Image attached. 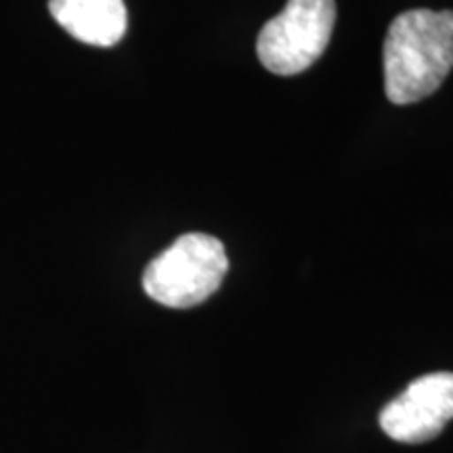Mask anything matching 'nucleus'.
<instances>
[{
    "instance_id": "f257e3e1",
    "label": "nucleus",
    "mask_w": 453,
    "mask_h": 453,
    "mask_svg": "<svg viewBox=\"0 0 453 453\" xmlns=\"http://www.w3.org/2000/svg\"><path fill=\"white\" fill-rule=\"evenodd\" d=\"M453 70V11L411 9L396 15L384 41L388 101L410 105L430 97Z\"/></svg>"
},
{
    "instance_id": "f03ea898",
    "label": "nucleus",
    "mask_w": 453,
    "mask_h": 453,
    "mask_svg": "<svg viewBox=\"0 0 453 453\" xmlns=\"http://www.w3.org/2000/svg\"><path fill=\"white\" fill-rule=\"evenodd\" d=\"M229 258L217 237L185 234L147 265V296L170 309H189L203 303L223 283Z\"/></svg>"
},
{
    "instance_id": "7ed1b4c3",
    "label": "nucleus",
    "mask_w": 453,
    "mask_h": 453,
    "mask_svg": "<svg viewBox=\"0 0 453 453\" xmlns=\"http://www.w3.org/2000/svg\"><path fill=\"white\" fill-rule=\"evenodd\" d=\"M336 24L334 0H288L258 34L260 64L277 76H296L324 55Z\"/></svg>"
},
{
    "instance_id": "20e7f679",
    "label": "nucleus",
    "mask_w": 453,
    "mask_h": 453,
    "mask_svg": "<svg viewBox=\"0 0 453 453\" xmlns=\"http://www.w3.org/2000/svg\"><path fill=\"white\" fill-rule=\"evenodd\" d=\"M453 420V373L437 372L413 380L380 411L384 433L399 443H426Z\"/></svg>"
},
{
    "instance_id": "39448f33",
    "label": "nucleus",
    "mask_w": 453,
    "mask_h": 453,
    "mask_svg": "<svg viewBox=\"0 0 453 453\" xmlns=\"http://www.w3.org/2000/svg\"><path fill=\"white\" fill-rule=\"evenodd\" d=\"M49 11L70 36L93 47H113L127 34L124 0H49Z\"/></svg>"
}]
</instances>
